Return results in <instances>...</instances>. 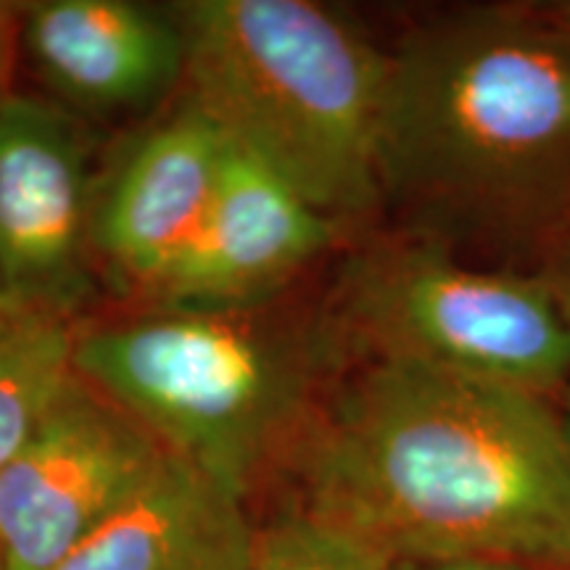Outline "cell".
Here are the masks:
<instances>
[{
  "mask_svg": "<svg viewBox=\"0 0 570 570\" xmlns=\"http://www.w3.org/2000/svg\"><path fill=\"white\" fill-rule=\"evenodd\" d=\"M291 460L302 508L391 562L570 570V415L554 396L354 360Z\"/></svg>",
  "mask_w": 570,
  "mask_h": 570,
  "instance_id": "obj_1",
  "label": "cell"
},
{
  "mask_svg": "<svg viewBox=\"0 0 570 570\" xmlns=\"http://www.w3.org/2000/svg\"><path fill=\"white\" fill-rule=\"evenodd\" d=\"M381 188L417 238L537 262L570 227V40L541 9L479 6L389 53Z\"/></svg>",
  "mask_w": 570,
  "mask_h": 570,
  "instance_id": "obj_2",
  "label": "cell"
},
{
  "mask_svg": "<svg viewBox=\"0 0 570 570\" xmlns=\"http://www.w3.org/2000/svg\"><path fill=\"white\" fill-rule=\"evenodd\" d=\"M352 365L327 306L146 309L75 327V373L240 499L267 462L294 458Z\"/></svg>",
  "mask_w": 570,
  "mask_h": 570,
  "instance_id": "obj_3",
  "label": "cell"
},
{
  "mask_svg": "<svg viewBox=\"0 0 570 570\" xmlns=\"http://www.w3.org/2000/svg\"><path fill=\"white\" fill-rule=\"evenodd\" d=\"M173 11L188 104L338 225L373 217L389 53L312 0H188Z\"/></svg>",
  "mask_w": 570,
  "mask_h": 570,
  "instance_id": "obj_4",
  "label": "cell"
},
{
  "mask_svg": "<svg viewBox=\"0 0 570 570\" xmlns=\"http://www.w3.org/2000/svg\"><path fill=\"white\" fill-rule=\"evenodd\" d=\"M354 360H402L558 399L570 327L531 269L479 267L404 235L348 256L325 304Z\"/></svg>",
  "mask_w": 570,
  "mask_h": 570,
  "instance_id": "obj_5",
  "label": "cell"
},
{
  "mask_svg": "<svg viewBox=\"0 0 570 570\" xmlns=\"http://www.w3.org/2000/svg\"><path fill=\"white\" fill-rule=\"evenodd\" d=\"M167 449L109 396L71 375L0 468L9 570H53L156 473Z\"/></svg>",
  "mask_w": 570,
  "mask_h": 570,
  "instance_id": "obj_6",
  "label": "cell"
},
{
  "mask_svg": "<svg viewBox=\"0 0 570 570\" xmlns=\"http://www.w3.org/2000/svg\"><path fill=\"white\" fill-rule=\"evenodd\" d=\"M88 135L53 101L0 106V285L24 309L75 323L90 294Z\"/></svg>",
  "mask_w": 570,
  "mask_h": 570,
  "instance_id": "obj_7",
  "label": "cell"
},
{
  "mask_svg": "<svg viewBox=\"0 0 570 570\" xmlns=\"http://www.w3.org/2000/svg\"><path fill=\"white\" fill-rule=\"evenodd\" d=\"M283 177L227 140L196 238L146 302L154 309H252L277 296L344 238Z\"/></svg>",
  "mask_w": 570,
  "mask_h": 570,
  "instance_id": "obj_8",
  "label": "cell"
},
{
  "mask_svg": "<svg viewBox=\"0 0 570 570\" xmlns=\"http://www.w3.org/2000/svg\"><path fill=\"white\" fill-rule=\"evenodd\" d=\"M227 138L196 106L156 127L122 161L92 209V248L119 283L146 298L202 227Z\"/></svg>",
  "mask_w": 570,
  "mask_h": 570,
  "instance_id": "obj_9",
  "label": "cell"
},
{
  "mask_svg": "<svg viewBox=\"0 0 570 570\" xmlns=\"http://www.w3.org/2000/svg\"><path fill=\"white\" fill-rule=\"evenodd\" d=\"M21 46L48 88L90 111L140 109L185 77L175 11L132 0L24 3Z\"/></svg>",
  "mask_w": 570,
  "mask_h": 570,
  "instance_id": "obj_10",
  "label": "cell"
},
{
  "mask_svg": "<svg viewBox=\"0 0 570 570\" xmlns=\"http://www.w3.org/2000/svg\"><path fill=\"white\" fill-rule=\"evenodd\" d=\"M254 533L246 499L167 454L53 570H248Z\"/></svg>",
  "mask_w": 570,
  "mask_h": 570,
  "instance_id": "obj_11",
  "label": "cell"
},
{
  "mask_svg": "<svg viewBox=\"0 0 570 570\" xmlns=\"http://www.w3.org/2000/svg\"><path fill=\"white\" fill-rule=\"evenodd\" d=\"M75 375V323L38 309L0 312V468Z\"/></svg>",
  "mask_w": 570,
  "mask_h": 570,
  "instance_id": "obj_12",
  "label": "cell"
},
{
  "mask_svg": "<svg viewBox=\"0 0 570 570\" xmlns=\"http://www.w3.org/2000/svg\"><path fill=\"white\" fill-rule=\"evenodd\" d=\"M248 570H394V562L298 504L254 533Z\"/></svg>",
  "mask_w": 570,
  "mask_h": 570,
  "instance_id": "obj_13",
  "label": "cell"
},
{
  "mask_svg": "<svg viewBox=\"0 0 570 570\" xmlns=\"http://www.w3.org/2000/svg\"><path fill=\"white\" fill-rule=\"evenodd\" d=\"M531 273L550 291L554 306L570 327V227L541 252Z\"/></svg>",
  "mask_w": 570,
  "mask_h": 570,
  "instance_id": "obj_14",
  "label": "cell"
},
{
  "mask_svg": "<svg viewBox=\"0 0 570 570\" xmlns=\"http://www.w3.org/2000/svg\"><path fill=\"white\" fill-rule=\"evenodd\" d=\"M21 27H24V3L0 0V106L13 96V67L21 48Z\"/></svg>",
  "mask_w": 570,
  "mask_h": 570,
  "instance_id": "obj_15",
  "label": "cell"
},
{
  "mask_svg": "<svg viewBox=\"0 0 570 570\" xmlns=\"http://www.w3.org/2000/svg\"><path fill=\"white\" fill-rule=\"evenodd\" d=\"M394 570H541L512 560L494 558H454V560H423V562H394Z\"/></svg>",
  "mask_w": 570,
  "mask_h": 570,
  "instance_id": "obj_16",
  "label": "cell"
},
{
  "mask_svg": "<svg viewBox=\"0 0 570 570\" xmlns=\"http://www.w3.org/2000/svg\"><path fill=\"white\" fill-rule=\"evenodd\" d=\"M541 13L552 21L558 30L570 40V0H562V3H550L541 6Z\"/></svg>",
  "mask_w": 570,
  "mask_h": 570,
  "instance_id": "obj_17",
  "label": "cell"
},
{
  "mask_svg": "<svg viewBox=\"0 0 570 570\" xmlns=\"http://www.w3.org/2000/svg\"><path fill=\"white\" fill-rule=\"evenodd\" d=\"M9 309H19V304L11 302L9 294L3 291V285H0V312H9Z\"/></svg>",
  "mask_w": 570,
  "mask_h": 570,
  "instance_id": "obj_18",
  "label": "cell"
},
{
  "mask_svg": "<svg viewBox=\"0 0 570 570\" xmlns=\"http://www.w3.org/2000/svg\"><path fill=\"white\" fill-rule=\"evenodd\" d=\"M562 404H566V410H568V415H570V389L566 391V399H562Z\"/></svg>",
  "mask_w": 570,
  "mask_h": 570,
  "instance_id": "obj_19",
  "label": "cell"
},
{
  "mask_svg": "<svg viewBox=\"0 0 570 570\" xmlns=\"http://www.w3.org/2000/svg\"><path fill=\"white\" fill-rule=\"evenodd\" d=\"M0 570H9V568H6V558H3V550H0Z\"/></svg>",
  "mask_w": 570,
  "mask_h": 570,
  "instance_id": "obj_20",
  "label": "cell"
}]
</instances>
